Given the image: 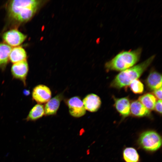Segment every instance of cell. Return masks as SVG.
<instances>
[{
	"label": "cell",
	"instance_id": "obj_6",
	"mask_svg": "<svg viewBox=\"0 0 162 162\" xmlns=\"http://www.w3.org/2000/svg\"><path fill=\"white\" fill-rule=\"evenodd\" d=\"M51 92L50 88L44 85H39L33 89L32 93L33 98L39 104L46 103L50 99Z\"/></svg>",
	"mask_w": 162,
	"mask_h": 162
},
{
	"label": "cell",
	"instance_id": "obj_16",
	"mask_svg": "<svg viewBox=\"0 0 162 162\" xmlns=\"http://www.w3.org/2000/svg\"><path fill=\"white\" fill-rule=\"evenodd\" d=\"M44 114V109L43 105L38 104L34 105L30 110L27 120L35 121L42 117Z\"/></svg>",
	"mask_w": 162,
	"mask_h": 162
},
{
	"label": "cell",
	"instance_id": "obj_2",
	"mask_svg": "<svg viewBox=\"0 0 162 162\" xmlns=\"http://www.w3.org/2000/svg\"><path fill=\"white\" fill-rule=\"evenodd\" d=\"M153 55L141 63L122 71L115 77L110 86L118 89L129 85L137 79L152 63L155 58Z\"/></svg>",
	"mask_w": 162,
	"mask_h": 162
},
{
	"label": "cell",
	"instance_id": "obj_13",
	"mask_svg": "<svg viewBox=\"0 0 162 162\" xmlns=\"http://www.w3.org/2000/svg\"><path fill=\"white\" fill-rule=\"evenodd\" d=\"M130 113L135 116L142 117L150 116L151 112L139 100H135L130 104Z\"/></svg>",
	"mask_w": 162,
	"mask_h": 162
},
{
	"label": "cell",
	"instance_id": "obj_8",
	"mask_svg": "<svg viewBox=\"0 0 162 162\" xmlns=\"http://www.w3.org/2000/svg\"><path fill=\"white\" fill-rule=\"evenodd\" d=\"M28 69L27 62L24 60L14 63L11 67V72L14 77L25 82Z\"/></svg>",
	"mask_w": 162,
	"mask_h": 162
},
{
	"label": "cell",
	"instance_id": "obj_9",
	"mask_svg": "<svg viewBox=\"0 0 162 162\" xmlns=\"http://www.w3.org/2000/svg\"><path fill=\"white\" fill-rule=\"evenodd\" d=\"M82 102L86 110L91 112L97 111L101 104L100 98L94 94L87 95L84 98Z\"/></svg>",
	"mask_w": 162,
	"mask_h": 162
},
{
	"label": "cell",
	"instance_id": "obj_17",
	"mask_svg": "<svg viewBox=\"0 0 162 162\" xmlns=\"http://www.w3.org/2000/svg\"><path fill=\"white\" fill-rule=\"evenodd\" d=\"M123 157L126 162H138L139 156L136 150L132 147L124 149L123 153Z\"/></svg>",
	"mask_w": 162,
	"mask_h": 162
},
{
	"label": "cell",
	"instance_id": "obj_11",
	"mask_svg": "<svg viewBox=\"0 0 162 162\" xmlns=\"http://www.w3.org/2000/svg\"><path fill=\"white\" fill-rule=\"evenodd\" d=\"M114 106L117 111L124 117L130 113V103L129 99L124 97L115 99Z\"/></svg>",
	"mask_w": 162,
	"mask_h": 162
},
{
	"label": "cell",
	"instance_id": "obj_12",
	"mask_svg": "<svg viewBox=\"0 0 162 162\" xmlns=\"http://www.w3.org/2000/svg\"><path fill=\"white\" fill-rule=\"evenodd\" d=\"M146 82L150 90L154 91L159 89L162 87L161 75L156 71H152L148 75Z\"/></svg>",
	"mask_w": 162,
	"mask_h": 162
},
{
	"label": "cell",
	"instance_id": "obj_19",
	"mask_svg": "<svg viewBox=\"0 0 162 162\" xmlns=\"http://www.w3.org/2000/svg\"><path fill=\"white\" fill-rule=\"evenodd\" d=\"M131 90L135 94H142L144 91V85L138 79L133 81L129 85Z\"/></svg>",
	"mask_w": 162,
	"mask_h": 162
},
{
	"label": "cell",
	"instance_id": "obj_20",
	"mask_svg": "<svg viewBox=\"0 0 162 162\" xmlns=\"http://www.w3.org/2000/svg\"><path fill=\"white\" fill-rule=\"evenodd\" d=\"M158 113L161 114L162 113V100H158L155 104L154 109Z\"/></svg>",
	"mask_w": 162,
	"mask_h": 162
},
{
	"label": "cell",
	"instance_id": "obj_21",
	"mask_svg": "<svg viewBox=\"0 0 162 162\" xmlns=\"http://www.w3.org/2000/svg\"><path fill=\"white\" fill-rule=\"evenodd\" d=\"M153 95L158 100L162 99V87L154 91Z\"/></svg>",
	"mask_w": 162,
	"mask_h": 162
},
{
	"label": "cell",
	"instance_id": "obj_3",
	"mask_svg": "<svg viewBox=\"0 0 162 162\" xmlns=\"http://www.w3.org/2000/svg\"><path fill=\"white\" fill-rule=\"evenodd\" d=\"M141 48L121 52L107 62L105 67L107 70L122 71L132 67L139 60Z\"/></svg>",
	"mask_w": 162,
	"mask_h": 162
},
{
	"label": "cell",
	"instance_id": "obj_10",
	"mask_svg": "<svg viewBox=\"0 0 162 162\" xmlns=\"http://www.w3.org/2000/svg\"><path fill=\"white\" fill-rule=\"evenodd\" d=\"M62 97L61 94H58L47 102L44 107V114L46 116L55 114L59 108Z\"/></svg>",
	"mask_w": 162,
	"mask_h": 162
},
{
	"label": "cell",
	"instance_id": "obj_15",
	"mask_svg": "<svg viewBox=\"0 0 162 162\" xmlns=\"http://www.w3.org/2000/svg\"><path fill=\"white\" fill-rule=\"evenodd\" d=\"M156 100L155 97L150 93L144 94L138 98V100L150 111L154 110Z\"/></svg>",
	"mask_w": 162,
	"mask_h": 162
},
{
	"label": "cell",
	"instance_id": "obj_1",
	"mask_svg": "<svg viewBox=\"0 0 162 162\" xmlns=\"http://www.w3.org/2000/svg\"><path fill=\"white\" fill-rule=\"evenodd\" d=\"M39 3V1L36 0H12L8 6V15L19 22L28 21L35 14Z\"/></svg>",
	"mask_w": 162,
	"mask_h": 162
},
{
	"label": "cell",
	"instance_id": "obj_18",
	"mask_svg": "<svg viewBox=\"0 0 162 162\" xmlns=\"http://www.w3.org/2000/svg\"><path fill=\"white\" fill-rule=\"evenodd\" d=\"M12 48L4 43H0V66H4L7 63Z\"/></svg>",
	"mask_w": 162,
	"mask_h": 162
},
{
	"label": "cell",
	"instance_id": "obj_14",
	"mask_svg": "<svg viewBox=\"0 0 162 162\" xmlns=\"http://www.w3.org/2000/svg\"><path fill=\"white\" fill-rule=\"evenodd\" d=\"M26 57L25 50L20 46H17L12 49L9 58L10 61L14 63L25 60Z\"/></svg>",
	"mask_w": 162,
	"mask_h": 162
},
{
	"label": "cell",
	"instance_id": "obj_5",
	"mask_svg": "<svg viewBox=\"0 0 162 162\" xmlns=\"http://www.w3.org/2000/svg\"><path fill=\"white\" fill-rule=\"evenodd\" d=\"M67 104L69 113L72 116L79 118L85 114L86 110L79 97L75 96L70 98L68 100Z\"/></svg>",
	"mask_w": 162,
	"mask_h": 162
},
{
	"label": "cell",
	"instance_id": "obj_7",
	"mask_svg": "<svg viewBox=\"0 0 162 162\" xmlns=\"http://www.w3.org/2000/svg\"><path fill=\"white\" fill-rule=\"evenodd\" d=\"M27 36L18 30L11 29L4 33L3 38L9 46H16L21 44L26 39Z\"/></svg>",
	"mask_w": 162,
	"mask_h": 162
},
{
	"label": "cell",
	"instance_id": "obj_4",
	"mask_svg": "<svg viewBox=\"0 0 162 162\" xmlns=\"http://www.w3.org/2000/svg\"><path fill=\"white\" fill-rule=\"evenodd\" d=\"M161 138L159 134L154 130H148L140 135L138 142L143 149L148 151H155L160 147Z\"/></svg>",
	"mask_w": 162,
	"mask_h": 162
}]
</instances>
